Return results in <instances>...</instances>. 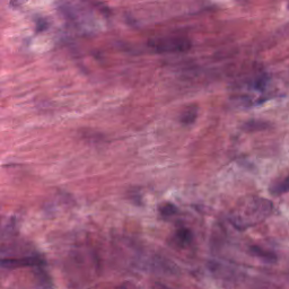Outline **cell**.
<instances>
[{
    "mask_svg": "<svg viewBox=\"0 0 289 289\" xmlns=\"http://www.w3.org/2000/svg\"><path fill=\"white\" fill-rule=\"evenodd\" d=\"M198 112H199V109L197 105H190L181 113L180 121L184 125L192 124L198 118Z\"/></svg>",
    "mask_w": 289,
    "mask_h": 289,
    "instance_id": "cell-4",
    "label": "cell"
},
{
    "mask_svg": "<svg viewBox=\"0 0 289 289\" xmlns=\"http://www.w3.org/2000/svg\"><path fill=\"white\" fill-rule=\"evenodd\" d=\"M250 250H251V252H252L253 255L258 256V258L262 259L264 261H267V262H274V261L277 260V256L274 255L273 253L268 252V251L261 249V248H259V246H251Z\"/></svg>",
    "mask_w": 289,
    "mask_h": 289,
    "instance_id": "cell-5",
    "label": "cell"
},
{
    "mask_svg": "<svg viewBox=\"0 0 289 289\" xmlns=\"http://www.w3.org/2000/svg\"><path fill=\"white\" fill-rule=\"evenodd\" d=\"M160 211L163 216L169 217V216H172V215H174V213H176L178 209H176L174 204H172L170 202H166V203L163 204V206L160 207Z\"/></svg>",
    "mask_w": 289,
    "mask_h": 289,
    "instance_id": "cell-8",
    "label": "cell"
},
{
    "mask_svg": "<svg viewBox=\"0 0 289 289\" xmlns=\"http://www.w3.org/2000/svg\"><path fill=\"white\" fill-rule=\"evenodd\" d=\"M175 239L181 246H185L191 243L192 235H191V232L188 228H181V230L175 233Z\"/></svg>",
    "mask_w": 289,
    "mask_h": 289,
    "instance_id": "cell-6",
    "label": "cell"
},
{
    "mask_svg": "<svg viewBox=\"0 0 289 289\" xmlns=\"http://www.w3.org/2000/svg\"><path fill=\"white\" fill-rule=\"evenodd\" d=\"M271 192L273 194H280V193H285L289 192V175L285 180H282L279 183L274 184V186L271 188Z\"/></svg>",
    "mask_w": 289,
    "mask_h": 289,
    "instance_id": "cell-7",
    "label": "cell"
},
{
    "mask_svg": "<svg viewBox=\"0 0 289 289\" xmlns=\"http://www.w3.org/2000/svg\"><path fill=\"white\" fill-rule=\"evenodd\" d=\"M148 45L156 53H179L190 50L191 41L186 37L169 36L151 40L148 42Z\"/></svg>",
    "mask_w": 289,
    "mask_h": 289,
    "instance_id": "cell-2",
    "label": "cell"
},
{
    "mask_svg": "<svg viewBox=\"0 0 289 289\" xmlns=\"http://www.w3.org/2000/svg\"><path fill=\"white\" fill-rule=\"evenodd\" d=\"M272 211V203L260 197H249L237 203L231 215V223L236 228L252 227L263 222Z\"/></svg>",
    "mask_w": 289,
    "mask_h": 289,
    "instance_id": "cell-1",
    "label": "cell"
},
{
    "mask_svg": "<svg viewBox=\"0 0 289 289\" xmlns=\"http://www.w3.org/2000/svg\"><path fill=\"white\" fill-rule=\"evenodd\" d=\"M26 2L27 0H12L11 6L14 8H18V7L23 6V5H24Z\"/></svg>",
    "mask_w": 289,
    "mask_h": 289,
    "instance_id": "cell-9",
    "label": "cell"
},
{
    "mask_svg": "<svg viewBox=\"0 0 289 289\" xmlns=\"http://www.w3.org/2000/svg\"><path fill=\"white\" fill-rule=\"evenodd\" d=\"M42 263V260L37 258V256H26V258H20V259H9V260H3L2 264L3 267H24V265H37Z\"/></svg>",
    "mask_w": 289,
    "mask_h": 289,
    "instance_id": "cell-3",
    "label": "cell"
}]
</instances>
